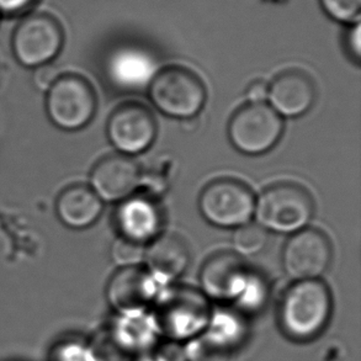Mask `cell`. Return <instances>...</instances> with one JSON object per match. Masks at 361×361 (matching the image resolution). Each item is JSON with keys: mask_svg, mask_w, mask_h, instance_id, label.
<instances>
[{"mask_svg": "<svg viewBox=\"0 0 361 361\" xmlns=\"http://www.w3.org/2000/svg\"><path fill=\"white\" fill-rule=\"evenodd\" d=\"M49 361H88L87 348L77 341L66 339L52 348Z\"/></svg>", "mask_w": 361, "mask_h": 361, "instance_id": "cell-25", "label": "cell"}, {"mask_svg": "<svg viewBox=\"0 0 361 361\" xmlns=\"http://www.w3.org/2000/svg\"><path fill=\"white\" fill-rule=\"evenodd\" d=\"M332 259V247L327 237L317 230H301L288 240L283 248V265L290 278L313 280L321 276Z\"/></svg>", "mask_w": 361, "mask_h": 361, "instance_id": "cell-8", "label": "cell"}, {"mask_svg": "<svg viewBox=\"0 0 361 361\" xmlns=\"http://www.w3.org/2000/svg\"><path fill=\"white\" fill-rule=\"evenodd\" d=\"M152 278L161 283H171L185 271L190 263L189 249L176 235H161L152 242L145 254Z\"/></svg>", "mask_w": 361, "mask_h": 361, "instance_id": "cell-17", "label": "cell"}, {"mask_svg": "<svg viewBox=\"0 0 361 361\" xmlns=\"http://www.w3.org/2000/svg\"><path fill=\"white\" fill-rule=\"evenodd\" d=\"M347 34H345V46L349 54L355 61H359L361 56V27L360 21L348 25Z\"/></svg>", "mask_w": 361, "mask_h": 361, "instance_id": "cell-28", "label": "cell"}, {"mask_svg": "<svg viewBox=\"0 0 361 361\" xmlns=\"http://www.w3.org/2000/svg\"><path fill=\"white\" fill-rule=\"evenodd\" d=\"M145 254L146 249L143 244L135 243L125 238L116 240L111 249L114 262L122 268L136 267L137 264L145 260Z\"/></svg>", "mask_w": 361, "mask_h": 361, "instance_id": "cell-24", "label": "cell"}, {"mask_svg": "<svg viewBox=\"0 0 361 361\" xmlns=\"http://www.w3.org/2000/svg\"><path fill=\"white\" fill-rule=\"evenodd\" d=\"M207 303L189 288H178L163 296L157 308V323L171 337H189L204 327Z\"/></svg>", "mask_w": 361, "mask_h": 361, "instance_id": "cell-9", "label": "cell"}, {"mask_svg": "<svg viewBox=\"0 0 361 361\" xmlns=\"http://www.w3.org/2000/svg\"><path fill=\"white\" fill-rule=\"evenodd\" d=\"M314 97L312 80L298 71L280 74L268 89L271 108L286 118H298L307 113L314 103Z\"/></svg>", "mask_w": 361, "mask_h": 361, "instance_id": "cell-16", "label": "cell"}, {"mask_svg": "<svg viewBox=\"0 0 361 361\" xmlns=\"http://www.w3.org/2000/svg\"><path fill=\"white\" fill-rule=\"evenodd\" d=\"M154 291V279L151 274L138 267H127L120 269L109 281L106 296L115 310L135 313L149 305Z\"/></svg>", "mask_w": 361, "mask_h": 361, "instance_id": "cell-14", "label": "cell"}, {"mask_svg": "<svg viewBox=\"0 0 361 361\" xmlns=\"http://www.w3.org/2000/svg\"><path fill=\"white\" fill-rule=\"evenodd\" d=\"M268 242L267 231L258 225L240 226L235 231L233 237V245L238 253L242 255H254L262 252Z\"/></svg>", "mask_w": 361, "mask_h": 361, "instance_id": "cell-21", "label": "cell"}, {"mask_svg": "<svg viewBox=\"0 0 361 361\" xmlns=\"http://www.w3.org/2000/svg\"><path fill=\"white\" fill-rule=\"evenodd\" d=\"M157 63L153 54L140 46L127 44L114 51L109 57V78L118 88L138 92L154 78Z\"/></svg>", "mask_w": 361, "mask_h": 361, "instance_id": "cell-13", "label": "cell"}, {"mask_svg": "<svg viewBox=\"0 0 361 361\" xmlns=\"http://www.w3.org/2000/svg\"><path fill=\"white\" fill-rule=\"evenodd\" d=\"M268 85L264 82H254L249 85L247 95L252 103H263L268 98Z\"/></svg>", "mask_w": 361, "mask_h": 361, "instance_id": "cell-29", "label": "cell"}, {"mask_svg": "<svg viewBox=\"0 0 361 361\" xmlns=\"http://www.w3.org/2000/svg\"><path fill=\"white\" fill-rule=\"evenodd\" d=\"M250 275L235 254L222 252L212 255L201 270V286L216 300H233L248 286Z\"/></svg>", "mask_w": 361, "mask_h": 361, "instance_id": "cell-11", "label": "cell"}, {"mask_svg": "<svg viewBox=\"0 0 361 361\" xmlns=\"http://www.w3.org/2000/svg\"><path fill=\"white\" fill-rule=\"evenodd\" d=\"M37 0H0V18L23 16L30 13Z\"/></svg>", "mask_w": 361, "mask_h": 361, "instance_id": "cell-26", "label": "cell"}, {"mask_svg": "<svg viewBox=\"0 0 361 361\" xmlns=\"http://www.w3.org/2000/svg\"><path fill=\"white\" fill-rule=\"evenodd\" d=\"M141 176L140 168L128 157L114 154L94 166L90 184L100 200H126L140 185Z\"/></svg>", "mask_w": 361, "mask_h": 361, "instance_id": "cell-12", "label": "cell"}, {"mask_svg": "<svg viewBox=\"0 0 361 361\" xmlns=\"http://www.w3.org/2000/svg\"><path fill=\"white\" fill-rule=\"evenodd\" d=\"M59 75L61 74L57 72V69L54 68L52 64H46V66L39 67V68L35 69V87L41 92L47 93V90L56 83Z\"/></svg>", "mask_w": 361, "mask_h": 361, "instance_id": "cell-27", "label": "cell"}, {"mask_svg": "<svg viewBox=\"0 0 361 361\" xmlns=\"http://www.w3.org/2000/svg\"><path fill=\"white\" fill-rule=\"evenodd\" d=\"M191 361H228L230 349L225 342L219 339L214 333H206L197 338L189 347Z\"/></svg>", "mask_w": 361, "mask_h": 361, "instance_id": "cell-20", "label": "cell"}, {"mask_svg": "<svg viewBox=\"0 0 361 361\" xmlns=\"http://www.w3.org/2000/svg\"><path fill=\"white\" fill-rule=\"evenodd\" d=\"M59 220L72 230H84L94 225L103 212V202L92 188L69 186L56 202Z\"/></svg>", "mask_w": 361, "mask_h": 361, "instance_id": "cell-18", "label": "cell"}, {"mask_svg": "<svg viewBox=\"0 0 361 361\" xmlns=\"http://www.w3.org/2000/svg\"><path fill=\"white\" fill-rule=\"evenodd\" d=\"M97 98L87 79L75 74L59 75L47 90L46 111L54 126L64 131H78L92 121Z\"/></svg>", "mask_w": 361, "mask_h": 361, "instance_id": "cell-5", "label": "cell"}, {"mask_svg": "<svg viewBox=\"0 0 361 361\" xmlns=\"http://www.w3.org/2000/svg\"><path fill=\"white\" fill-rule=\"evenodd\" d=\"M149 97L161 113L171 118H195L205 104L204 84L195 74L181 67H169L154 75Z\"/></svg>", "mask_w": 361, "mask_h": 361, "instance_id": "cell-4", "label": "cell"}, {"mask_svg": "<svg viewBox=\"0 0 361 361\" xmlns=\"http://www.w3.org/2000/svg\"><path fill=\"white\" fill-rule=\"evenodd\" d=\"M331 310L332 298L326 283L317 279L298 281L283 300V331L293 339H311L324 328Z\"/></svg>", "mask_w": 361, "mask_h": 361, "instance_id": "cell-1", "label": "cell"}, {"mask_svg": "<svg viewBox=\"0 0 361 361\" xmlns=\"http://www.w3.org/2000/svg\"><path fill=\"white\" fill-rule=\"evenodd\" d=\"M64 44L62 25L49 13H27L15 26L11 49L15 59L27 68L52 63Z\"/></svg>", "mask_w": 361, "mask_h": 361, "instance_id": "cell-2", "label": "cell"}, {"mask_svg": "<svg viewBox=\"0 0 361 361\" xmlns=\"http://www.w3.org/2000/svg\"><path fill=\"white\" fill-rule=\"evenodd\" d=\"M283 128V120L270 105L250 103L233 115L228 135L238 151L257 156L270 151L278 143Z\"/></svg>", "mask_w": 361, "mask_h": 361, "instance_id": "cell-6", "label": "cell"}, {"mask_svg": "<svg viewBox=\"0 0 361 361\" xmlns=\"http://www.w3.org/2000/svg\"><path fill=\"white\" fill-rule=\"evenodd\" d=\"M324 14L341 24L360 21L361 0H319Z\"/></svg>", "mask_w": 361, "mask_h": 361, "instance_id": "cell-22", "label": "cell"}, {"mask_svg": "<svg viewBox=\"0 0 361 361\" xmlns=\"http://www.w3.org/2000/svg\"><path fill=\"white\" fill-rule=\"evenodd\" d=\"M157 126L148 109L140 104L122 105L109 118L108 136L122 154L146 151L156 138Z\"/></svg>", "mask_w": 361, "mask_h": 361, "instance_id": "cell-10", "label": "cell"}, {"mask_svg": "<svg viewBox=\"0 0 361 361\" xmlns=\"http://www.w3.org/2000/svg\"><path fill=\"white\" fill-rule=\"evenodd\" d=\"M126 349L123 342L113 332H103L93 339L87 348L88 361H127Z\"/></svg>", "mask_w": 361, "mask_h": 361, "instance_id": "cell-19", "label": "cell"}, {"mask_svg": "<svg viewBox=\"0 0 361 361\" xmlns=\"http://www.w3.org/2000/svg\"><path fill=\"white\" fill-rule=\"evenodd\" d=\"M0 20H1V18H0Z\"/></svg>", "mask_w": 361, "mask_h": 361, "instance_id": "cell-30", "label": "cell"}, {"mask_svg": "<svg viewBox=\"0 0 361 361\" xmlns=\"http://www.w3.org/2000/svg\"><path fill=\"white\" fill-rule=\"evenodd\" d=\"M115 225L121 238L145 244L156 240L163 225L161 210L154 201L142 196L126 199L115 214Z\"/></svg>", "mask_w": 361, "mask_h": 361, "instance_id": "cell-15", "label": "cell"}, {"mask_svg": "<svg viewBox=\"0 0 361 361\" xmlns=\"http://www.w3.org/2000/svg\"><path fill=\"white\" fill-rule=\"evenodd\" d=\"M313 200L301 186L283 183L271 186L255 201L254 215L264 230L296 233L313 216Z\"/></svg>", "mask_w": 361, "mask_h": 361, "instance_id": "cell-3", "label": "cell"}, {"mask_svg": "<svg viewBox=\"0 0 361 361\" xmlns=\"http://www.w3.org/2000/svg\"><path fill=\"white\" fill-rule=\"evenodd\" d=\"M173 161L161 159L151 166L146 174L141 176L140 185L147 188L152 194H164L171 184Z\"/></svg>", "mask_w": 361, "mask_h": 361, "instance_id": "cell-23", "label": "cell"}, {"mask_svg": "<svg viewBox=\"0 0 361 361\" xmlns=\"http://www.w3.org/2000/svg\"><path fill=\"white\" fill-rule=\"evenodd\" d=\"M200 211L206 221L222 228H238L249 224L255 199L248 186L233 179L212 181L201 192Z\"/></svg>", "mask_w": 361, "mask_h": 361, "instance_id": "cell-7", "label": "cell"}]
</instances>
